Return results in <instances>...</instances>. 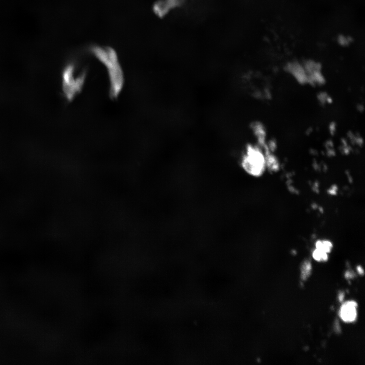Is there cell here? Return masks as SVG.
Segmentation results:
<instances>
[{"label": "cell", "mask_w": 365, "mask_h": 365, "mask_svg": "<svg viewBox=\"0 0 365 365\" xmlns=\"http://www.w3.org/2000/svg\"><path fill=\"white\" fill-rule=\"evenodd\" d=\"M312 256L315 260L319 262H324L328 259L327 253L316 248L313 251Z\"/></svg>", "instance_id": "cell-6"}, {"label": "cell", "mask_w": 365, "mask_h": 365, "mask_svg": "<svg viewBox=\"0 0 365 365\" xmlns=\"http://www.w3.org/2000/svg\"><path fill=\"white\" fill-rule=\"evenodd\" d=\"M357 270H358V272H359L360 274H363V269H362L361 267H357Z\"/></svg>", "instance_id": "cell-8"}, {"label": "cell", "mask_w": 365, "mask_h": 365, "mask_svg": "<svg viewBox=\"0 0 365 365\" xmlns=\"http://www.w3.org/2000/svg\"><path fill=\"white\" fill-rule=\"evenodd\" d=\"M311 270V265L309 262H305L302 266V273L304 278L308 276Z\"/></svg>", "instance_id": "cell-7"}, {"label": "cell", "mask_w": 365, "mask_h": 365, "mask_svg": "<svg viewBox=\"0 0 365 365\" xmlns=\"http://www.w3.org/2000/svg\"><path fill=\"white\" fill-rule=\"evenodd\" d=\"M241 164L248 174L255 176H260L265 170L266 158L259 148L252 145H248L242 155Z\"/></svg>", "instance_id": "cell-3"}, {"label": "cell", "mask_w": 365, "mask_h": 365, "mask_svg": "<svg viewBox=\"0 0 365 365\" xmlns=\"http://www.w3.org/2000/svg\"><path fill=\"white\" fill-rule=\"evenodd\" d=\"M95 56L106 67L110 79L111 98H116L124 84L122 69L116 53L111 49L95 47L93 49Z\"/></svg>", "instance_id": "cell-1"}, {"label": "cell", "mask_w": 365, "mask_h": 365, "mask_svg": "<svg viewBox=\"0 0 365 365\" xmlns=\"http://www.w3.org/2000/svg\"><path fill=\"white\" fill-rule=\"evenodd\" d=\"M343 296H344L343 295H340V297H340V301H342V300H343V298H343Z\"/></svg>", "instance_id": "cell-9"}, {"label": "cell", "mask_w": 365, "mask_h": 365, "mask_svg": "<svg viewBox=\"0 0 365 365\" xmlns=\"http://www.w3.org/2000/svg\"><path fill=\"white\" fill-rule=\"evenodd\" d=\"M315 246L316 248L319 249L327 253L331 251L333 247L332 243L326 240L317 241Z\"/></svg>", "instance_id": "cell-5"}, {"label": "cell", "mask_w": 365, "mask_h": 365, "mask_svg": "<svg viewBox=\"0 0 365 365\" xmlns=\"http://www.w3.org/2000/svg\"><path fill=\"white\" fill-rule=\"evenodd\" d=\"M357 304L354 301H348L345 303L340 309V317L347 322L353 321L356 317Z\"/></svg>", "instance_id": "cell-4"}, {"label": "cell", "mask_w": 365, "mask_h": 365, "mask_svg": "<svg viewBox=\"0 0 365 365\" xmlns=\"http://www.w3.org/2000/svg\"><path fill=\"white\" fill-rule=\"evenodd\" d=\"M73 64L67 65L62 72V90L68 100H71L80 93L84 84L87 71L84 69L76 74Z\"/></svg>", "instance_id": "cell-2"}]
</instances>
